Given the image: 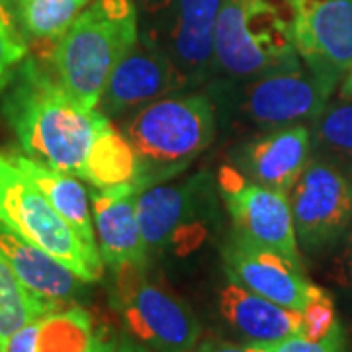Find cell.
I'll return each instance as SVG.
<instances>
[{
  "label": "cell",
  "instance_id": "cell-21",
  "mask_svg": "<svg viewBox=\"0 0 352 352\" xmlns=\"http://www.w3.org/2000/svg\"><path fill=\"white\" fill-rule=\"evenodd\" d=\"M25 39L57 41L87 6V0H4Z\"/></svg>",
  "mask_w": 352,
  "mask_h": 352
},
{
  "label": "cell",
  "instance_id": "cell-22",
  "mask_svg": "<svg viewBox=\"0 0 352 352\" xmlns=\"http://www.w3.org/2000/svg\"><path fill=\"white\" fill-rule=\"evenodd\" d=\"M57 309L61 307L25 288L0 256V352L18 329Z\"/></svg>",
  "mask_w": 352,
  "mask_h": 352
},
{
  "label": "cell",
  "instance_id": "cell-24",
  "mask_svg": "<svg viewBox=\"0 0 352 352\" xmlns=\"http://www.w3.org/2000/svg\"><path fill=\"white\" fill-rule=\"evenodd\" d=\"M28 39L20 32L6 2L0 0V96L28 57Z\"/></svg>",
  "mask_w": 352,
  "mask_h": 352
},
{
  "label": "cell",
  "instance_id": "cell-31",
  "mask_svg": "<svg viewBox=\"0 0 352 352\" xmlns=\"http://www.w3.org/2000/svg\"><path fill=\"white\" fill-rule=\"evenodd\" d=\"M340 94H352V69L342 78V87H340Z\"/></svg>",
  "mask_w": 352,
  "mask_h": 352
},
{
  "label": "cell",
  "instance_id": "cell-2",
  "mask_svg": "<svg viewBox=\"0 0 352 352\" xmlns=\"http://www.w3.org/2000/svg\"><path fill=\"white\" fill-rule=\"evenodd\" d=\"M139 41L133 0H90L55 41L50 67L61 87L85 108H98L113 67Z\"/></svg>",
  "mask_w": 352,
  "mask_h": 352
},
{
  "label": "cell",
  "instance_id": "cell-17",
  "mask_svg": "<svg viewBox=\"0 0 352 352\" xmlns=\"http://www.w3.org/2000/svg\"><path fill=\"white\" fill-rule=\"evenodd\" d=\"M0 256L25 288L59 307L73 303L85 292V280L4 223H0Z\"/></svg>",
  "mask_w": 352,
  "mask_h": 352
},
{
  "label": "cell",
  "instance_id": "cell-30",
  "mask_svg": "<svg viewBox=\"0 0 352 352\" xmlns=\"http://www.w3.org/2000/svg\"><path fill=\"white\" fill-rule=\"evenodd\" d=\"M194 352H254L251 342L247 344H235V342H229V340L221 339H200Z\"/></svg>",
  "mask_w": 352,
  "mask_h": 352
},
{
  "label": "cell",
  "instance_id": "cell-20",
  "mask_svg": "<svg viewBox=\"0 0 352 352\" xmlns=\"http://www.w3.org/2000/svg\"><path fill=\"white\" fill-rule=\"evenodd\" d=\"M311 147L315 159L352 176V94L329 100L311 122Z\"/></svg>",
  "mask_w": 352,
  "mask_h": 352
},
{
  "label": "cell",
  "instance_id": "cell-3",
  "mask_svg": "<svg viewBox=\"0 0 352 352\" xmlns=\"http://www.w3.org/2000/svg\"><path fill=\"white\" fill-rule=\"evenodd\" d=\"M138 173L139 192L184 173L215 135L214 106L206 94H170L129 116L124 127Z\"/></svg>",
  "mask_w": 352,
  "mask_h": 352
},
{
  "label": "cell",
  "instance_id": "cell-13",
  "mask_svg": "<svg viewBox=\"0 0 352 352\" xmlns=\"http://www.w3.org/2000/svg\"><path fill=\"white\" fill-rule=\"evenodd\" d=\"M221 258L229 282L296 311H303L325 292L307 280L302 264L243 237L237 231L223 245Z\"/></svg>",
  "mask_w": 352,
  "mask_h": 352
},
{
  "label": "cell",
  "instance_id": "cell-28",
  "mask_svg": "<svg viewBox=\"0 0 352 352\" xmlns=\"http://www.w3.org/2000/svg\"><path fill=\"white\" fill-rule=\"evenodd\" d=\"M340 251L335 261V278L340 286L352 292V227L339 243Z\"/></svg>",
  "mask_w": 352,
  "mask_h": 352
},
{
  "label": "cell",
  "instance_id": "cell-23",
  "mask_svg": "<svg viewBox=\"0 0 352 352\" xmlns=\"http://www.w3.org/2000/svg\"><path fill=\"white\" fill-rule=\"evenodd\" d=\"M98 335L87 309L71 305L41 319L38 352H96Z\"/></svg>",
  "mask_w": 352,
  "mask_h": 352
},
{
  "label": "cell",
  "instance_id": "cell-26",
  "mask_svg": "<svg viewBox=\"0 0 352 352\" xmlns=\"http://www.w3.org/2000/svg\"><path fill=\"white\" fill-rule=\"evenodd\" d=\"M303 314V337L309 339H321L325 337L331 329L339 323L337 314H335V303L331 300L327 292H323L319 298H315L314 302L309 303Z\"/></svg>",
  "mask_w": 352,
  "mask_h": 352
},
{
  "label": "cell",
  "instance_id": "cell-1",
  "mask_svg": "<svg viewBox=\"0 0 352 352\" xmlns=\"http://www.w3.org/2000/svg\"><path fill=\"white\" fill-rule=\"evenodd\" d=\"M2 116L30 159L104 190L135 180L127 139L100 108H85L51 67L25 57L2 92Z\"/></svg>",
  "mask_w": 352,
  "mask_h": 352
},
{
  "label": "cell",
  "instance_id": "cell-25",
  "mask_svg": "<svg viewBox=\"0 0 352 352\" xmlns=\"http://www.w3.org/2000/svg\"><path fill=\"white\" fill-rule=\"evenodd\" d=\"M254 352H349L344 327L337 323L321 339L292 335L278 342H251Z\"/></svg>",
  "mask_w": 352,
  "mask_h": 352
},
{
  "label": "cell",
  "instance_id": "cell-4",
  "mask_svg": "<svg viewBox=\"0 0 352 352\" xmlns=\"http://www.w3.org/2000/svg\"><path fill=\"white\" fill-rule=\"evenodd\" d=\"M214 50L215 69L233 78L300 65L288 0H223Z\"/></svg>",
  "mask_w": 352,
  "mask_h": 352
},
{
  "label": "cell",
  "instance_id": "cell-33",
  "mask_svg": "<svg viewBox=\"0 0 352 352\" xmlns=\"http://www.w3.org/2000/svg\"><path fill=\"white\" fill-rule=\"evenodd\" d=\"M87 2H90V0H87Z\"/></svg>",
  "mask_w": 352,
  "mask_h": 352
},
{
  "label": "cell",
  "instance_id": "cell-6",
  "mask_svg": "<svg viewBox=\"0 0 352 352\" xmlns=\"http://www.w3.org/2000/svg\"><path fill=\"white\" fill-rule=\"evenodd\" d=\"M110 303L127 335L153 352H194L201 339L196 315L170 289L147 276V266L116 268Z\"/></svg>",
  "mask_w": 352,
  "mask_h": 352
},
{
  "label": "cell",
  "instance_id": "cell-11",
  "mask_svg": "<svg viewBox=\"0 0 352 352\" xmlns=\"http://www.w3.org/2000/svg\"><path fill=\"white\" fill-rule=\"evenodd\" d=\"M217 188L239 235L302 264L286 192L261 186L245 178L235 166H223L219 170Z\"/></svg>",
  "mask_w": 352,
  "mask_h": 352
},
{
  "label": "cell",
  "instance_id": "cell-15",
  "mask_svg": "<svg viewBox=\"0 0 352 352\" xmlns=\"http://www.w3.org/2000/svg\"><path fill=\"white\" fill-rule=\"evenodd\" d=\"M311 155V129L307 124H294L268 129L241 145L233 155V166L252 182L288 194Z\"/></svg>",
  "mask_w": 352,
  "mask_h": 352
},
{
  "label": "cell",
  "instance_id": "cell-7",
  "mask_svg": "<svg viewBox=\"0 0 352 352\" xmlns=\"http://www.w3.org/2000/svg\"><path fill=\"white\" fill-rule=\"evenodd\" d=\"M223 0H139V39L175 65L186 88L215 69V24Z\"/></svg>",
  "mask_w": 352,
  "mask_h": 352
},
{
  "label": "cell",
  "instance_id": "cell-29",
  "mask_svg": "<svg viewBox=\"0 0 352 352\" xmlns=\"http://www.w3.org/2000/svg\"><path fill=\"white\" fill-rule=\"evenodd\" d=\"M98 352H149L143 344H139L131 335H116L110 339H104L98 335Z\"/></svg>",
  "mask_w": 352,
  "mask_h": 352
},
{
  "label": "cell",
  "instance_id": "cell-27",
  "mask_svg": "<svg viewBox=\"0 0 352 352\" xmlns=\"http://www.w3.org/2000/svg\"><path fill=\"white\" fill-rule=\"evenodd\" d=\"M43 319V317H41ZM41 319H34L20 327L12 337L8 339L4 352H38V337Z\"/></svg>",
  "mask_w": 352,
  "mask_h": 352
},
{
  "label": "cell",
  "instance_id": "cell-18",
  "mask_svg": "<svg viewBox=\"0 0 352 352\" xmlns=\"http://www.w3.org/2000/svg\"><path fill=\"white\" fill-rule=\"evenodd\" d=\"M219 314L249 342H278L302 335L303 314L284 307L235 282H227L217 296Z\"/></svg>",
  "mask_w": 352,
  "mask_h": 352
},
{
  "label": "cell",
  "instance_id": "cell-16",
  "mask_svg": "<svg viewBox=\"0 0 352 352\" xmlns=\"http://www.w3.org/2000/svg\"><path fill=\"white\" fill-rule=\"evenodd\" d=\"M135 198L138 190L131 182L90 192L98 251L104 266L112 270L126 264L147 266L149 263V249L135 214Z\"/></svg>",
  "mask_w": 352,
  "mask_h": 352
},
{
  "label": "cell",
  "instance_id": "cell-32",
  "mask_svg": "<svg viewBox=\"0 0 352 352\" xmlns=\"http://www.w3.org/2000/svg\"><path fill=\"white\" fill-rule=\"evenodd\" d=\"M96 352H98V346H96Z\"/></svg>",
  "mask_w": 352,
  "mask_h": 352
},
{
  "label": "cell",
  "instance_id": "cell-8",
  "mask_svg": "<svg viewBox=\"0 0 352 352\" xmlns=\"http://www.w3.org/2000/svg\"><path fill=\"white\" fill-rule=\"evenodd\" d=\"M296 237L307 252L339 245L352 227V176L311 159L288 192Z\"/></svg>",
  "mask_w": 352,
  "mask_h": 352
},
{
  "label": "cell",
  "instance_id": "cell-10",
  "mask_svg": "<svg viewBox=\"0 0 352 352\" xmlns=\"http://www.w3.org/2000/svg\"><path fill=\"white\" fill-rule=\"evenodd\" d=\"M335 87L300 63L254 76L243 88L241 116L264 129L314 122L331 100Z\"/></svg>",
  "mask_w": 352,
  "mask_h": 352
},
{
  "label": "cell",
  "instance_id": "cell-19",
  "mask_svg": "<svg viewBox=\"0 0 352 352\" xmlns=\"http://www.w3.org/2000/svg\"><path fill=\"white\" fill-rule=\"evenodd\" d=\"M12 163L24 173L50 200L55 212L71 226L80 241L92 252H98L94 219L90 215V194L80 184V178L55 170L47 164L30 159L24 153H8Z\"/></svg>",
  "mask_w": 352,
  "mask_h": 352
},
{
  "label": "cell",
  "instance_id": "cell-5",
  "mask_svg": "<svg viewBox=\"0 0 352 352\" xmlns=\"http://www.w3.org/2000/svg\"><path fill=\"white\" fill-rule=\"evenodd\" d=\"M0 223L65 264L87 284L104 276L100 254L88 249L4 151H0Z\"/></svg>",
  "mask_w": 352,
  "mask_h": 352
},
{
  "label": "cell",
  "instance_id": "cell-12",
  "mask_svg": "<svg viewBox=\"0 0 352 352\" xmlns=\"http://www.w3.org/2000/svg\"><path fill=\"white\" fill-rule=\"evenodd\" d=\"M294 43L315 75L337 87L352 69V0H288Z\"/></svg>",
  "mask_w": 352,
  "mask_h": 352
},
{
  "label": "cell",
  "instance_id": "cell-14",
  "mask_svg": "<svg viewBox=\"0 0 352 352\" xmlns=\"http://www.w3.org/2000/svg\"><path fill=\"white\" fill-rule=\"evenodd\" d=\"M184 88L186 85L175 65L163 53L139 39L122 57V61L113 67L98 108L108 113V118H116L138 112L139 108L176 94Z\"/></svg>",
  "mask_w": 352,
  "mask_h": 352
},
{
  "label": "cell",
  "instance_id": "cell-9",
  "mask_svg": "<svg viewBox=\"0 0 352 352\" xmlns=\"http://www.w3.org/2000/svg\"><path fill=\"white\" fill-rule=\"evenodd\" d=\"M210 182L196 175L175 184H155L139 192L135 214L143 241L151 251H175L186 254L206 237L204 212L208 208Z\"/></svg>",
  "mask_w": 352,
  "mask_h": 352
}]
</instances>
